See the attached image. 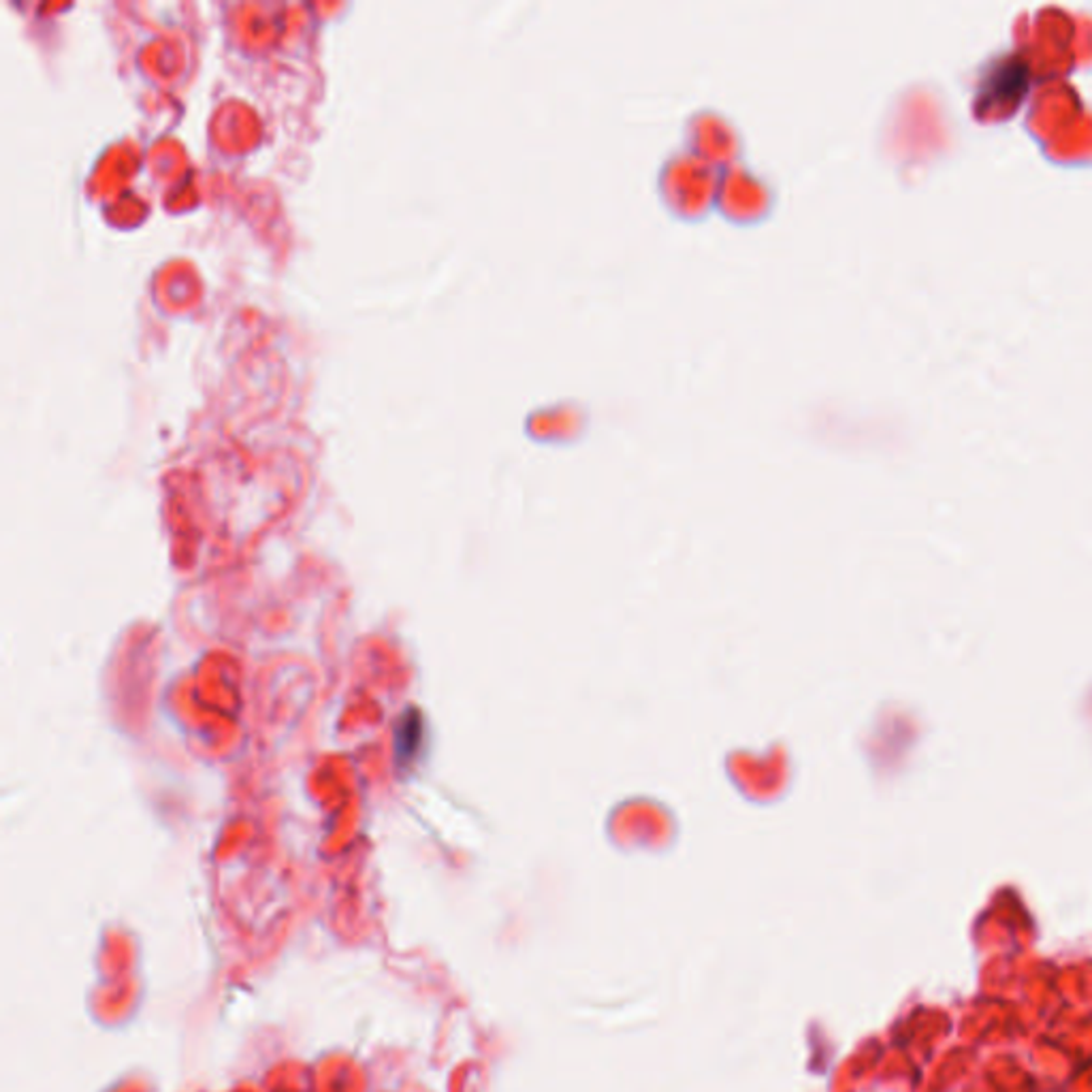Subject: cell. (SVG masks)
<instances>
[{
	"mask_svg": "<svg viewBox=\"0 0 1092 1092\" xmlns=\"http://www.w3.org/2000/svg\"><path fill=\"white\" fill-rule=\"evenodd\" d=\"M1028 62L1018 52H1005L988 60V67L981 69L975 103L981 105H1001L1016 103L1028 88Z\"/></svg>",
	"mask_w": 1092,
	"mask_h": 1092,
	"instance_id": "obj_1",
	"label": "cell"
}]
</instances>
